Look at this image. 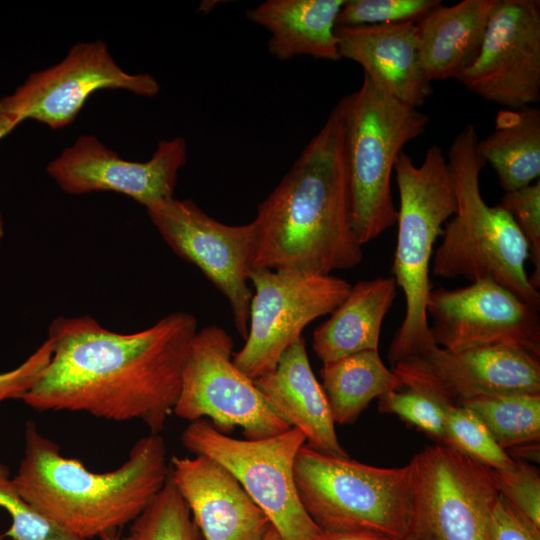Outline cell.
<instances>
[{
  "mask_svg": "<svg viewBox=\"0 0 540 540\" xmlns=\"http://www.w3.org/2000/svg\"><path fill=\"white\" fill-rule=\"evenodd\" d=\"M478 140L475 126L467 124L449 147L455 211L433 254L432 274L470 283L493 280L539 311L540 293L525 271L528 243L513 217L501 205L489 206L482 197L480 173L486 162L477 152Z\"/></svg>",
  "mask_w": 540,
  "mask_h": 540,
  "instance_id": "cell-4",
  "label": "cell"
},
{
  "mask_svg": "<svg viewBox=\"0 0 540 540\" xmlns=\"http://www.w3.org/2000/svg\"><path fill=\"white\" fill-rule=\"evenodd\" d=\"M4 538L2 536H0V540H3Z\"/></svg>",
  "mask_w": 540,
  "mask_h": 540,
  "instance_id": "cell-40",
  "label": "cell"
},
{
  "mask_svg": "<svg viewBox=\"0 0 540 540\" xmlns=\"http://www.w3.org/2000/svg\"><path fill=\"white\" fill-rule=\"evenodd\" d=\"M0 508L11 524L1 535L10 540H82L61 529L32 508L20 495L8 467L0 462Z\"/></svg>",
  "mask_w": 540,
  "mask_h": 540,
  "instance_id": "cell-29",
  "label": "cell"
},
{
  "mask_svg": "<svg viewBox=\"0 0 540 540\" xmlns=\"http://www.w3.org/2000/svg\"><path fill=\"white\" fill-rule=\"evenodd\" d=\"M457 80L504 109L538 103L540 1L496 0L480 53Z\"/></svg>",
  "mask_w": 540,
  "mask_h": 540,
  "instance_id": "cell-16",
  "label": "cell"
},
{
  "mask_svg": "<svg viewBox=\"0 0 540 540\" xmlns=\"http://www.w3.org/2000/svg\"><path fill=\"white\" fill-rule=\"evenodd\" d=\"M354 231L364 245L396 224L391 178L403 147L424 133L428 115L390 95L364 74L340 100Z\"/></svg>",
  "mask_w": 540,
  "mask_h": 540,
  "instance_id": "cell-6",
  "label": "cell"
},
{
  "mask_svg": "<svg viewBox=\"0 0 540 540\" xmlns=\"http://www.w3.org/2000/svg\"><path fill=\"white\" fill-rule=\"evenodd\" d=\"M197 331L196 317L180 311L134 333L111 331L86 315L59 316L48 328L50 361L22 400L39 412L138 420L159 434L173 414Z\"/></svg>",
  "mask_w": 540,
  "mask_h": 540,
  "instance_id": "cell-1",
  "label": "cell"
},
{
  "mask_svg": "<svg viewBox=\"0 0 540 540\" xmlns=\"http://www.w3.org/2000/svg\"><path fill=\"white\" fill-rule=\"evenodd\" d=\"M320 375L335 424H351L381 395L403 388L378 350L355 353L323 364Z\"/></svg>",
  "mask_w": 540,
  "mask_h": 540,
  "instance_id": "cell-25",
  "label": "cell"
},
{
  "mask_svg": "<svg viewBox=\"0 0 540 540\" xmlns=\"http://www.w3.org/2000/svg\"><path fill=\"white\" fill-rule=\"evenodd\" d=\"M294 479L304 509L322 531L401 537L408 510V464L376 467L304 444L295 458Z\"/></svg>",
  "mask_w": 540,
  "mask_h": 540,
  "instance_id": "cell-7",
  "label": "cell"
},
{
  "mask_svg": "<svg viewBox=\"0 0 540 540\" xmlns=\"http://www.w3.org/2000/svg\"><path fill=\"white\" fill-rule=\"evenodd\" d=\"M505 451L539 442L540 393H503L465 402Z\"/></svg>",
  "mask_w": 540,
  "mask_h": 540,
  "instance_id": "cell-26",
  "label": "cell"
},
{
  "mask_svg": "<svg viewBox=\"0 0 540 540\" xmlns=\"http://www.w3.org/2000/svg\"><path fill=\"white\" fill-rule=\"evenodd\" d=\"M394 172L400 206L391 276L403 291L406 308L388 351L392 366L435 345L426 311L432 290L429 273L435 241L455 211L449 167L440 146L431 145L419 166L401 152Z\"/></svg>",
  "mask_w": 540,
  "mask_h": 540,
  "instance_id": "cell-5",
  "label": "cell"
},
{
  "mask_svg": "<svg viewBox=\"0 0 540 540\" xmlns=\"http://www.w3.org/2000/svg\"><path fill=\"white\" fill-rule=\"evenodd\" d=\"M48 339L16 368L0 373V405L11 399H23L38 381L51 358Z\"/></svg>",
  "mask_w": 540,
  "mask_h": 540,
  "instance_id": "cell-34",
  "label": "cell"
},
{
  "mask_svg": "<svg viewBox=\"0 0 540 540\" xmlns=\"http://www.w3.org/2000/svg\"><path fill=\"white\" fill-rule=\"evenodd\" d=\"M315 540H396L368 531H322Z\"/></svg>",
  "mask_w": 540,
  "mask_h": 540,
  "instance_id": "cell-36",
  "label": "cell"
},
{
  "mask_svg": "<svg viewBox=\"0 0 540 540\" xmlns=\"http://www.w3.org/2000/svg\"><path fill=\"white\" fill-rule=\"evenodd\" d=\"M248 280L253 286L248 332L233 362L253 380L273 370L304 328L330 314L352 286L331 274L287 269H251Z\"/></svg>",
  "mask_w": 540,
  "mask_h": 540,
  "instance_id": "cell-11",
  "label": "cell"
},
{
  "mask_svg": "<svg viewBox=\"0 0 540 540\" xmlns=\"http://www.w3.org/2000/svg\"><path fill=\"white\" fill-rule=\"evenodd\" d=\"M514 219L529 247L533 264L530 284L540 287V181L505 192L500 204Z\"/></svg>",
  "mask_w": 540,
  "mask_h": 540,
  "instance_id": "cell-32",
  "label": "cell"
},
{
  "mask_svg": "<svg viewBox=\"0 0 540 540\" xmlns=\"http://www.w3.org/2000/svg\"><path fill=\"white\" fill-rule=\"evenodd\" d=\"M184 447L226 468L269 518L283 540H315L322 530L304 509L294 479V462L306 444L290 428L262 439H236L207 419L189 422L181 435Z\"/></svg>",
  "mask_w": 540,
  "mask_h": 540,
  "instance_id": "cell-9",
  "label": "cell"
},
{
  "mask_svg": "<svg viewBox=\"0 0 540 540\" xmlns=\"http://www.w3.org/2000/svg\"><path fill=\"white\" fill-rule=\"evenodd\" d=\"M168 476L167 448L159 434L138 439L118 468L97 473L63 456L59 445L28 421L13 480L39 514L79 539L92 540L130 524Z\"/></svg>",
  "mask_w": 540,
  "mask_h": 540,
  "instance_id": "cell-3",
  "label": "cell"
},
{
  "mask_svg": "<svg viewBox=\"0 0 540 540\" xmlns=\"http://www.w3.org/2000/svg\"><path fill=\"white\" fill-rule=\"evenodd\" d=\"M439 0H344L336 27L418 22Z\"/></svg>",
  "mask_w": 540,
  "mask_h": 540,
  "instance_id": "cell-30",
  "label": "cell"
},
{
  "mask_svg": "<svg viewBox=\"0 0 540 540\" xmlns=\"http://www.w3.org/2000/svg\"><path fill=\"white\" fill-rule=\"evenodd\" d=\"M233 349V339L224 328L212 324L197 331L173 414L189 422L207 419L225 434L239 426L246 439L292 428L270 407L254 380L234 364Z\"/></svg>",
  "mask_w": 540,
  "mask_h": 540,
  "instance_id": "cell-10",
  "label": "cell"
},
{
  "mask_svg": "<svg viewBox=\"0 0 540 540\" xmlns=\"http://www.w3.org/2000/svg\"><path fill=\"white\" fill-rule=\"evenodd\" d=\"M15 127L5 118L0 117V140L9 134ZM4 230H3V221L0 215V240L3 237Z\"/></svg>",
  "mask_w": 540,
  "mask_h": 540,
  "instance_id": "cell-37",
  "label": "cell"
},
{
  "mask_svg": "<svg viewBox=\"0 0 540 540\" xmlns=\"http://www.w3.org/2000/svg\"><path fill=\"white\" fill-rule=\"evenodd\" d=\"M476 149L505 192L531 184L540 175V109L499 110L493 131L478 140Z\"/></svg>",
  "mask_w": 540,
  "mask_h": 540,
  "instance_id": "cell-24",
  "label": "cell"
},
{
  "mask_svg": "<svg viewBox=\"0 0 540 540\" xmlns=\"http://www.w3.org/2000/svg\"><path fill=\"white\" fill-rule=\"evenodd\" d=\"M252 269L331 274L363 259L354 231L340 101L259 204Z\"/></svg>",
  "mask_w": 540,
  "mask_h": 540,
  "instance_id": "cell-2",
  "label": "cell"
},
{
  "mask_svg": "<svg viewBox=\"0 0 540 540\" xmlns=\"http://www.w3.org/2000/svg\"><path fill=\"white\" fill-rule=\"evenodd\" d=\"M462 453L495 471H507L516 461L499 446L481 419L464 406H449L445 412V441Z\"/></svg>",
  "mask_w": 540,
  "mask_h": 540,
  "instance_id": "cell-28",
  "label": "cell"
},
{
  "mask_svg": "<svg viewBox=\"0 0 540 540\" xmlns=\"http://www.w3.org/2000/svg\"><path fill=\"white\" fill-rule=\"evenodd\" d=\"M101 89H122L153 97L160 84L149 74H129L100 41L74 44L56 65L30 74L15 91L0 99V117L13 126L26 119L52 129L71 124L88 97Z\"/></svg>",
  "mask_w": 540,
  "mask_h": 540,
  "instance_id": "cell-13",
  "label": "cell"
},
{
  "mask_svg": "<svg viewBox=\"0 0 540 540\" xmlns=\"http://www.w3.org/2000/svg\"><path fill=\"white\" fill-rule=\"evenodd\" d=\"M119 534L118 532H111V533H106L104 535H102L99 539L101 540H119Z\"/></svg>",
  "mask_w": 540,
  "mask_h": 540,
  "instance_id": "cell-39",
  "label": "cell"
},
{
  "mask_svg": "<svg viewBox=\"0 0 540 540\" xmlns=\"http://www.w3.org/2000/svg\"><path fill=\"white\" fill-rule=\"evenodd\" d=\"M335 34L341 58L358 63L372 81L418 108L432 94L420 61L417 22L344 27Z\"/></svg>",
  "mask_w": 540,
  "mask_h": 540,
  "instance_id": "cell-19",
  "label": "cell"
},
{
  "mask_svg": "<svg viewBox=\"0 0 540 540\" xmlns=\"http://www.w3.org/2000/svg\"><path fill=\"white\" fill-rule=\"evenodd\" d=\"M378 409L397 415L444 444L446 407L429 396L409 388L389 391L378 398Z\"/></svg>",
  "mask_w": 540,
  "mask_h": 540,
  "instance_id": "cell-31",
  "label": "cell"
},
{
  "mask_svg": "<svg viewBox=\"0 0 540 540\" xmlns=\"http://www.w3.org/2000/svg\"><path fill=\"white\" fill-rule=\"evenodd\" d=\"M515 461L511 470H494L499 494L540 527V477L528 463Z\"/></svg>",
  "mask_w": 540,
  "mask_h": 540,
  "instance_id": "cell-33",
  "label": "cell"
},
{
  "mask_svg": "<svg viewBox=\"0 0 540 540\" xmlns=\"http://www.w3.org/2000/svg\"><path fill=\"white\" fill-rule=\"evenodd\" d=\"M169 478L204 540H263L272 526L237 479L207 456H172Z\"/></svg>",
  "mask_w": 540,
  "mask_h": 540,
  "instance_id": "cell-18",
  "label": "cell"
},
{
  "mask_svg": "<svg viewBox=\"0 0 540 540\" xmlns=\"http://www.w3.org/2000/svg\"><path fill=\"white\" fill-rule=\"evenodd\" d=\"M496 0L439 4L417 22L421 65L432 82L457 79L478 57Z\"/></svg>",
  "mask_w": 540,
  "mask_h": 540,
  "instance_id": "cell-21",
  "label": "cell"
},
{
  "mask_svg": "<svg viewBox=\"0 0 540 540\" xmlns=\"http://www.w3.org/2000/svg\"><path fill=\"white\" fill-rule=\"evenodd\" d=\"M392 276L359 281L330 317L315 328L313 350L329 363L368 350H378L383 321L396 296Z\"/></svg>",
  "mask_w": 540,
  "mask_h": 540,
  "instance_id": "cell-23",
  "label": "cell"
},
{
  "mask_svg": "<svg viewBox=\"0 0 540 540\" xmlns=\"http://www.w3.org/2000/svg\"><path fill=\"white\" fill-rule=\"evenodd\" d=\"M119 540H200V532L181 494L168 479Z\"/></svg>",
  "mask_w": 540,
  "mask_h": 540,
  "instance_id": "cell-27",
  "label": "cell"
},
{
  "mask_svg": "<svg viewBox=\"0 0 540 540\" xmlns=\"http://www.w3.org/2000/svg\"><path fill=\"white\" fill-rule=\"evenodd\" d=\"M409 499L398 540H487L499 497L494 470L444 444L408 463Z\"/></svg>",
  "mask_w": 540,
  "mask_h": 540,
  "instance_id": "cell-8",
  "label": "cell"
},
{
  "mask_svg": "<svg viewBox=\"0 0 540 540\" xmlns=\"http://www.w3.org/2000/svg\"><path fill=\"white\" fill-rule=\"evenodd\" d=\"M254 383L274 412L303 433L306 445L326 455L349 457L339 443L326 395L311 368L303 337L286 349L273 370L254 379Z\"/></svg>",
  "mask_w": 540,
  "mask_h": 540,
  "instance_id": "cell-20",
  "label": "cell"
},
{
  "mask_svg": "<svg viewBox=\"0 0 540 540\" xmlns=\"http://www.w3.org/2000/svg\"><path fill=\"white\" fill-rule=\"evenodd\" d=\"M263 540H283L277 530L271 526Z\"/></svg>",
  "mask_w": 540,
  "mask_h": 540,
  "instance_id": "cell-38",
  "label": "cell"
},
{
  "mask_svg": "<svg viewBox=\"0 0 540 540\" xmlns=\"http://www.w3.org/2000/svg\"><path fill=\"white\" fill-rule=\"evenodd\" d=\"M392 370L403 388L444 407L496 394L540 393V357L510 346L450 351L432 345L397 362Z\"/></svg>",
  "mask_w": 540,
  "mask_h": 540,
  "instance_id": "cell-14",
  "label": "cell"
},
{
  "mask_svg": "<svg viewBox=\"0 0 540 540\" xmlns=\"http://www.w3.org/2000/svg\"><path fill=\"white\" fill-rule=\"evenodd\" d=\"M433 343L450 351L510 346L540 357L538 311L490 279L431 290L426 304Z\"/></svg>",
  "mask_w": 540,
  "mask_h": 540,
  "instance_id": "cell-15",
  "label": "cell"
},
{
  "mask_svg": "<svg viewBox=\"0 0 540 540\" xmlns=\"http://www.w3.org/2000/svg\"><path fill=\"white\" fill-rule=\"evenodd\" d=\"M487 540H540V527L499 494L492 510Z\"/></svg>",
  "mask_w": 540,
  "mask_h": 540,
  "instance_id": "cell-35",
  "label": "cell"
},
{
  "mask_svg": "<svg viewBox=\"0 0 540 540\" xmlns=\"http://www.w3.org/2000/svg\"><path fill=\"white\" fill-rule=\"evenodd\" d=\"M146 210L172 251L195 265L226 297L235 329L245 339L252 298L248 275L256 246L254 222L227 225L209 216L193 200L174 197Z\"/></svg>",
  "mask_w": 540,
  "mask_h": 540,
  "instance_id": "cell-12",
  "label": "cell"
},
{
  "mask_svg": "<svg viewBox=\"0 0 540 540\" xmlns=\"http://www.w3.org/2000/svg\"><path fill=\"white\" fill-rule=\"evenodd\" d=\"M187 159L182 137L161 140L146 162L128 161L92 135L80 136L46 170L69 194L113 191L145 207L173 198L179 170Z\"/></svg>",
  "mask_w": 540,
  "mask_h": 540,
  "instance_id": "cell-17",
  "label": "cell"
},
{
  "mask_svg": "<svg viewBox=\"0 0 540 540\" xmlns=\"http://www.w3.org/2000/svg\"><path fill=\"white\" fill-rule=\"evenodd\" d=\"M344 0H266L246 11L268 31V52L280 61L296 56L338 61L336 19Z\"/></svg>",
  "mask_w": 540,
  "mask_h": 540,
  "instance_id": "cell-22",
  "label": "cell"
}]
</instances>
